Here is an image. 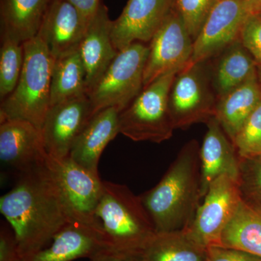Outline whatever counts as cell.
<instances>
[{"mask_svg": "<svg viewBox=\"0 0 261 261\" xmlns=\"http://www.w3.org/2000/svg\"><path fill=\"white\" fill-rule=\"evenodd\" d=\"M119 113L116 108H110L94 114L72 147L70 159L86 169L98 173L103 151L120 134Z\"/></svg>", "mask_w": 261, "mask_h": 261, "instance_id": "d6986e66", "label": "cell"}, {"mask_svg": "<svg viewBox=\"0 0 261 261\" xmlns=\"http://www.w3.org/2000/svg\"><path fill=\"white\" fill-rule=\"evenodd\" d=\"M238 183L243 200L261 207V156L240 157Z\"/></svg>", "mask_w": 261, "mask_h": 261, "instance_id": "4316f807", "label": "cell"}, {"mask_svg": "<svg viewBox=\"0 0 261 261\" xmlns=\"http://www.w3.org/2000/svg\"><path fill=\"white\" fill-rule=\"evenodd\" d=\"M219 246L261 257V207L243 200L221 235Z\"/></svg>", "mask_w": 261, "mask_h": 261, "instance_id": "603a6c76", "label": "cell"}, {"mask_svg": "<svg viewBox=\"0 0 261 261\" xmlns=\"http://www.w3.org/2000/svg\"><path fill=\"white\" fill-rule=\"evenodd\" d=\"M248 14L261 13V0H244Z\"/></svg>", "mask_w": 261, "mask_h": 261, "instance_id": "e575fe53", "label": "cell"}, {"mask_svg": "<svg viewBox=\"0 0 261 261\" xmlns=\"http://www.w3.org/2000/svg\"><path fill=\"white\" fill-rule=\"evenodd\" d=\"M148 55L149 46L142 42L133 43L118 51L87 93L94 115L110 108L121 112L140 93Z\"/></svg>", "mask_w": 261, "mask_h": 261, "instance_id": "8992f818", "label": "cell"}, {"mask_svg": "<svg viewBox=\"0 0 261 261\" xmlns=\"http://www.w3.org/2000/svg\"><path fill=\"white\" fill-rule=\"evenodd\" d=\"M95 218L116 251L136 260L157 233L140 196L115 182L103 181Z\"/></svg>", "mask_w": 261, "mask_h": 261, "instance_id": "3957f363", "label": "cell"}, {"mask_svg": "<svg viewBox=\"0 0 261 261\" xmlns=\"http://www.w3.org/2000/svg\"><path fill=\"white\" fill-rule=\"evenodd\" d=\"M200 146L195 140L182 147L159 184L140 195L156 232L186 229L200 205Z\"/></svg>", "mask_w": 261, "mask_h": 261, "instance_id": "7a4b0ae2", "label": "cell"}, {"mask_svg": "<svg viewBox=\"0 0 261 261\" xmlns=\"http://www.w3.org/2000/svg\"><path fill=\"white\" fill-rule=\"evenodd\" d=\"M193 222L187 228L205 247L220 245L221 235L243 200L238 181L223 175L209 187Z\"/></svg>", "mask_w": 261, "mask_h": 261, "instance_id": "30bf717a", "label": "cell"}, {"mask_svg": "<svg viewBox=\"0 0 261 261\" xmlns=\"http://www.w3.org/2000/svg\"><path fill=\"white\" fill-rule=\"evenodd\" d=\"M109 253L120 254L102 227L74 221L62 228L47 247L23 261H73L84 257L92 260Z\"/></svg>", "mask_w": 261, "mask_h": 261, "instance_id": "4fadbf2b", "label": "cell"}, {"mask_svg": "<svg viewBox=\"0 0 261 261\" xmlns=\"http://www.w3.org/2000/svg\"><path fill=\"white\" fill-rule=\"evenodd\" d=\"M44 161L56 178L74 221L101 227L95 218L103 188L99 173L82 167L69 156L60 159L47 154Z\"/></svg>", "mask_w": 261, "mask_h": 261, "instance_id": "ba28073f", "label": "cell"}, {"mask_svg": "<svg viewBox=\"0 0 261 261\" xmlns=\"http://www.w3.org/2000/svg\"><path fill=\"white\" fill-rule=\"evenodd\" d=\"M207 62L190 63L175 77L168 105L176 129L206 123L216 115L218 99Z\"/></svg>", "mask_w": 261, "mask_h": 261, "instance_id": "52a82bcc", "label": "cell"}, {"mask_svg": "<svg viewBox=\"0 0 261 261\" xmlns=\"http://www.w3.org/2000/svg\"><path fill=\"white\" fill-rule=\"evenodd\" d=\"M206 124L207 128L200 149L202 199L216 178L228 175L238 181L240 172V156L232 141L215 117Z\"/></svg>", "mask_w": 261, "mask_h": 261, "instance_id": "e0dca14e", "label": "cell"}, {"mask_svg": "<svg viewBox=\"0 0 261 261\" xmlns=\"http://www.w3.org/2000/svg\"><path fill=\"white\" fill-rule=\"evenodd\" d=\"M218 0H174L177 10L193 41Z\"/></svg>", "mask_w": 261, "mask_h": 261, "instance_id": "f1b7e54d", "label": "cell"}, {"mask_svg": "<svg viewBox=\"0 0 261 261\" xmlns=\"http://www.w3.org/2000/svg\"><path fill=\"white\" fill-rule=\"evenodd\" d=\"M51 0H1V34L24 43L35 37Z\"/></svg>", "mask_w": 261, "mask_h": 261, "instance_id": "7402d4cb", "label": "cell"}, {"mask_svg": "<svg viewBox=\"0 0 261 261\" xmlns=\"http://www.w3.org/2000/svg\"><path fill=\"white\" fill-rule=\"evenodd\" d=\"M207 247L196 241L188 230L157 232L141 261H205Z\"/></svg>", "mask_w": 261, "mask_h": 261, "instance_id": "cb8c5ba5", "label": "cell"}, {"mask_svg": "<svg viewBox=\"0 0 261 261\" xmlns=\"http://www.w3.org/2000/svg\"><path fill=\"white\" fill-rule=\"evenodd\" d=\"M89 21L65 0H51L37 36L55 60L79 50Z\"/></svg>", "mask_w": 261, "mask_h": 261, "instance_id": "9a60e30c", "label": "cell"}, {"mask_svg": "<svg viewBox=\"0 0 261 261\" xmlns=\"http://www.w3.org/2000/svg\"><path fill=\"white\" fill-rule=\"evenodd\" d=\"M178 72L162 75L144 87L140 93L119 113L120 134L135 142L162 143L176 129L168 98Z\"/></svg>", "mask_w": 261, "mask_h": 261, "instance_id": "5b68a950", "label": "cell"}, {"mask_svg": "<svg viewBox=\"0 0 261 261\" xmlns=\"http://www.w3.org/2000/svg\"><path fill=\"white\" fill-rule=\"evenodd\" d=\"M73 5L88 21L97 11L102 0H65Z\"/></svg>", "mask_w": 261, "mask_h": 261, "instance_id": "d6a6232c", "label": "cell"}, {"mask_svg": "<svg viewBox=\"0 0 261 261\" xmlns=\"http://www.w3.org/2000/svg\"><path fill=\"white\" fill-rule=\"evenodd\" d=\"M257 78L261 86V64L257 65Z\"/></svg>", "mask_w": 261, "mask_h": 261, "instance_id": "d590c367", "label": "cell"}, {"mask_svg": "<svg viewBox=\"0 0 261 261\" xmlns=\"http://www.w3.org/2000/svg\"><path fill=\"white\" fill-rule=\"evenodd\" d=\"M174 5V0H128L112 22L111 37L118 51L135 42H150Z\"/></svg>", "mask_w": 261, "mask_h": 261, "instance_id": "5bb4252c", "label": "cell"}, {"mask_svg": "<svg viewBox=\"0 0 261 261\" xmlns=\"http://www.w3.org/2000/svg\"><path fill=\"white\" fill-rule=\"evenodd\" d=\"M0 261H23L14 231L5 223L0 228Z\"/></svg>", "mask_w": 261, "mask_h": 261, "instance_id": "4dcf8cb0", "label": "cell"}, {"mask_svg": "<svg viewBox=\"0 0 261 261\" xmlns=\"http://www.w3.org/2000/svg\"><path fill=\"white\" fill-rule=\"evenodd\" d=\"M93 116L87 95L51 106L41 128L48 155L60 159L68 157L75 141Z\"/></svg>", "mask_w": 261, "mask_h": 261, "instance_id": "8fae6325", "label": "cell"}, {"mask_svg": "<svg viewBox=\"0 0 261 261\" xmlns=\"http://www.w3.org/2000/svg\"><path fill=\"white\" fill-rule=\"evenodd\" d=\"M205 261H261V257L243 250L214 245L207 247Z\"/></svg>", "mask_w": 261, "mask_h": 261, "instance_id": "1f68e13d", "label": "cell"}, {"mask_svg": "<svg viewBox=\"0 0 261 261\" xmlns=\"http://www.w3.org/2000/svg\"><path fill=\"white\" fill-rule=\"evenodd\" d=\"M149 43L144 87L169 72H179L191 61L194 41L174 5Z\"/></svg>", "mask_w": 261, "mask_h": 261, "instance_id": "9c48e42d", "label": "cell"}, {"mask_svg": "<svg viewBox=\"0 0 261 261\" xmlns=\"http://www.w3.org/2000/svg\"><path fill=\"white\" fill-rule=\"evenodd\" d=\"M0 125V159L23 173L42 162L47 152L41 130L23 120H7Z\"/></svg>", "mask_w": 261, "mask_h": 261, "instance_id": "ac0fdd59", "label": "cell"}, {"mask_svg": "<svg viewBox=\"0 0 261 261\" xmlns=\"http://www.w3.org/2000/svg\"><path fill=\"white\" fill-rule=\"evenodd\" d=\"M112 22L107 7L101 2L79 48L86 70L87 93L118 55L111 37Z\"/></svg>", "mask_w": 261, "mask_h": 261, "instance_id": "2e32d148", "label": "cell"}, {"mask_svg": "<svg viewBox=\"0 0 261 261\" xmlns=\"http://www.w3.org/2000/svg\"><path fill=\"white\" fill-rule=\"evenodd\" d=\"M260 101L257 76L218 99L215 118L232 142Z\"/></svg>", "mask_w": 261, "mask_h": 261, "instance_id": "44dd1931", "label": "cell"}, {"mask_svg": "<svg viewBox=\"0 0 261 261\" xmlns=\"http://www.w3.org/2000/svg\"><path fill=\"white\" fill-rule=\"evenodd\" d=\"M90 261H139L118 253H109L92 259Z\"/></svg>", "mask_w": 261, "mask_h": 261, "instance_id": "836d02e7", "label": "cell"}, {"mask_svg": "<svg viewBox=\"0 0 261 261\" xmlns=\"http://www.w3.org/2000/svg\"><path fill=\"white\" fill-rule=\"evenodd\" d=\"M24 63L23 43L7 34H1L0 97L10 95L18 84Z\"/></svg>", "mask_w": 261, "mask_h": 261, "instance_id": "484cf974", "label": "cell"}, {"mask_svg": "<svg viewBox=\"0 0 261 261\" xmlns=\"http://www.w3.org/2000/svg\"><path fill=\"white\" fill-rule=\"evenodd\" d=\"M24 63L18 84L1 102L0 123L23 120L41 130L50 108L51 73L56 60L39 36L23 43Z\"/></svg>", "mask_w": 261, "mask_h": 261, "instance_id": "277c9868", "label": "cell"}, {"mask_svg": "<svg viewBox=\"0 0 261 261\" xmlns=\"http://www.w3.org/2000/svg\"><path fill=\"white\" fill-rule=\"evenodd\" d=\"M44 159L20 173L15 186L0 199V211L14 231L23 260L47 247L75 221Z\"/></svg>", "mask_w": 261, "mask_h": 261, "instance_id": "6da1fadb", "label": "cell"}, {"mask_svg": "<svg viewBox=\"0 0 261 261\" xmlns=\"http://www.w3.org/2000/svg\"><path fill=\"white\" fill-rule=\"evenodd\" d=\"M239 39L253 57L257 65L261 64V13L247 15Z\"/></svg>", "mask_w": 261, "mask_h": 261, "instance_id": "f546056e", "label": "cell"}, {"mask_svg": "<svg viewBox=\"0 0 261 261\" xmlns=\"http://www.w3.org/2000/svg\"><path fill=\"white\" fill-rule=\"evenodd\" d=\"M84 95H87L86 70L80 51L56 60L51 73V107Z\"/></svg>", "mask_w": 261, "mask_h": 261, "instance_id": "d4e9b609", "label": "cell"}, {"mask_svg": "<svg viewBox=\"0 0 261 261\" xmlns=\"http://www.w3.org/2000/svg\"><path fill=\"white\" fill-rule=\"evenodd\" d=\"M211 80L217 99L257 76V63L240 39L220 53Z\"/></svg>", "mask_w": 261, "mask_h": 261, "instance_id": "ffe728a7", "label": "cell"}, {"mask_svg": "<svg viewBox=\"0 0 261 261\" xmlns=\"http://www.w3.org/2000/svg\"><path fill=\"white\" fill-rule=\"evenodd\" d=\"M240 158L261 156V101L233 142Z\"/></svg>", "mask_w": 261, "mask_h": 261, "instance_id": "83f0119b", "label": "cell"}, {"mask_svg": "<svg viewBox=\"0 0 261 261\" xmlns=\"http://www.w3.org/2000/svg\"><path fill=\"white\" fill-rule=\"evenodd\" d=\"M247 15L244 0H218L194 40L190 63L209 61L238 40Z\"/></svg>", "mask_w": 261, "mask_h": 261, "instance_id": "7c38bea8", "label": "cell"}]
</instances>
